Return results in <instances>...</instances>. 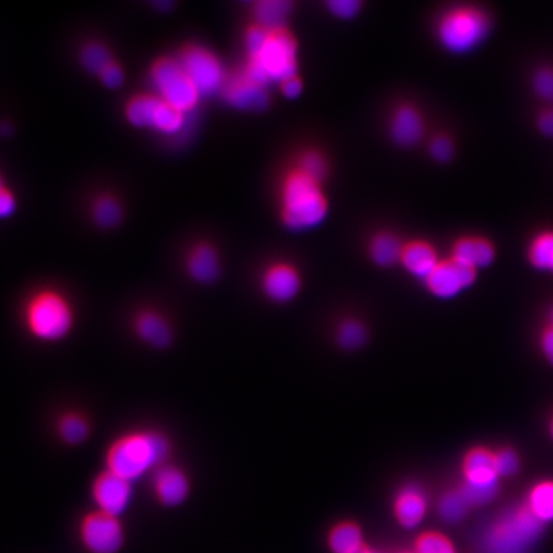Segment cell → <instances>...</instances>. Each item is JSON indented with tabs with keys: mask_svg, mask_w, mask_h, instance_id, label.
Returning a JSON list of instances; mask_svg holds the SVG:
<instances>
[{
	"mask_svg": "<svg viewBox=\"0 0 553 553\" xmlns=\"http://www.w3.org/2000/svg\"><path fill=\"white\" fill-rule=\"evenodd\" d=\"M172 454V440L163 431L146 426L129 429L105 449L104 469L135 484L169 463Z\"/></svg>",
	"mask_w": 553,
	"mask_h": 553,
	"instance_id": "1",
	"label": "cell"
},
{
	"mask_svg": "<svg viewBox=\"0 0 553 553\" xmlns=\"http://www.w3.org/2000/svg\"><path fill=\"white\" fill-rule=\"evenodd\" d=\"M78 316L72 301L57 288L44 287L25 300L21 310L23 329L40 343H60L75 329Z\"/></svg>",
	"mask_w": 553,
	"mask_h": 553,
	"instance_id": "2",
	"label": "cell"
},
{
	"mask_svg": "<svg viewBox=\"0 0 553 553\" xmlns=\"http://www.w3.org/2000/svg\"><path fill=\"white\" fill-rule=\"evenodd\" d=\"M282 218L293 231H307L326 219L328 204L319 182L301 170L291 172L282 185Z\"/></svg>",
	"mask_w": 553,
	"mask_h": 553,
	"instance_id": "3",
	"label": "cell"
},
{
	"mask_svg": "<svg viewBox=\"0 0 553 553\" xmlns=\"http://www.w3.org/2000/svg\"><path fill=\"white\" fill-rule=\"evenodd\" d=\"M297 70V45L290 32L269 31L263 45L250 53L245 70L246 76L260 87L272 82H284L295 78Z\"/></svg>",
	"mask_w": 553,
	"mask_h": 553,
	"instance_id": "4",
	"label": "cell"
},
{
	"mask_svg": "<svg viewBox=\"0 0 553 553\" xmlns=\"http://www.w3.org/2000/svg\"><path fill=\"white\" fill-rule=\"evenodd\" d=\"M543 524L526 506L499 515L483 537L485 553H528L542 533Z\"/></svg>",
	"mask_w": 553,
	"mask_h": 553,
	"instance_id": "5",
	"label": "cell"
},
{
	"mask_svg": "<svg viewBox=\"0 0 553 553\" xmlns=\"http://www.w3.org/2000/svg\"><path fill=\"white\" fill-rule=\"evenodd\" d=\"M492 29V20L487 12L475 5H458L447 11L437 26L441 45L456 53L472 52L478 48Z\"/></svg>",
	"mask_w": 553,
	"mask_h": 553,
	"instance_id": "6",
	"label": "cell"
},
{
	"mask_svg": "<svg viewBox=\"0 0 553 553\" xmlns=\"http://www.w3.org/2000/svg\"><path fill=\"white\" fill-rule=\"evenodd\" d=\"M150 79L159 98L185 114L193 113L202 95L188 78L178 60L163 57L150 70Z\"/></svg>",
	"mask_w": 553,
	"mask_h": 553,
	"instance_id": "7",
	"label": "cell"
},
{
	"mask_svg": "<svg viewBox=\"0 0 553 553\" xmlns=\"http://www.w3.org/2000/svg\"><path fill=\"white\" fill-rule=\"evenodd\" d=\"M125 113L135 128L154 129L167 136H177L187 125V114L150 94L134 96L126 105Z\"/></svg>",
	"mask_w": 553,
	"mask_h": 553,
	"instance_id": "8",
	"label": "cell"
},
{
	"mask_svg": "<svg viewBox=\"0 0 553 553\" xmlns=\"http://www.w3.org/2000/svg\"><path fill=\"white\" fill-rule=\"evenodd\" d=\"M464 484L460 488L467 504H490L499 491V476L494 469V452L487 449L470 450L463 461Z\"/></svg>",
	"mask_w": 553,
	"mask_h": 553,
	"instance_id": "9",
	"label": "cell"
},
{
	"mask_svg": "<svg viewBox=\"0 0 553 553\" xmlns=\"http://www.w3.org/2000/svg\"><path fill=\"white\" fill-rule=\"evenodd\" d=\"M78 538L85 552L120 553L125 549L128 531L122 517L94 508L79 519Z\"/></svg>",
	"mask_w": 553,
	"mask_h": 553,
	"instance_id": "10",
	"label": "cell"
},
{
	"mask_svg": "<svg viewBox=\"0 0 553 553\" xmlns=\"http://www.w3.org/2000/svg\"><path fill=\"white\" fill-rule=\"evenodd\" d=\"M200 95L219 93L227 82L225 67L210 50L200 45H187L177 58Z\"/></svg>",
	"mask_w": 553,
	"mask_h": 553,
	"instance_id": "11",
	"label": "cell"
},
{
	"mask_svg": "<svg viewBox=\"0 0 553 553\" xmlns=\"http://www.w3.org/2000/svg\"><path fill=\"white\" fill-rule=\"evenodd\" d=\"M134 485L122 476L103 469L94 476L90 485V496L95 510L111 516L123 517L134 502Z\"/></svg>",
	"mask_w": 553,
	"mask_h": 553,
	"instance_id": "12",
	"label": "cell"
},
{
	"mask_svg": "<svg viewBox=\"0 0 553 553\" xmlns=\"http://www.w3.org/2000/svg\"><path fill=\"white\" fill-rule=\"evenodd\" d=\"M153 496L166 508H179L191 494V481L181 466L172 463L161 465L149 476Z\"/></svg>",
	"mask_w": 553,
	"mask_h": 553,
	"instance_id": "13",
	"label": "cell"
},
{
	"mask_svg": "<svg viewBox=\"0 0 553 553\" xmlns=\"http://www.w3.org/2000/svg\"><path fill=\"white\" fill-rule=\"evenodd\" d=\"M135 338L155 350L169 349L175 340V329L166 314L155 308H143L131 318Z\"/></svg>",
	"mask_w": 553,
	"mask_h": 553,
	"instance_id": "14",
	"label": "cell"
},
{
	"mask_svg": "<svg viewBox=\"0 0 553 553\" xmlns=\"http://www.w3.org/2000/svg\"><path fill=\"white\" fill-rule=\"evenodd\" d=\"M476 270L461 266L455 260L440 261L431 276L425 279L426 287L438 299L450 300L460 295L475 285Z\"/></svg>",
	"mask_w": 553,
	"mask_h": 553,
	"instance_id": "15",
	"label": "cell"
},
{
	"mask_svg": "<svg viewBox=\"0 0 553 553\" xmlns=\"http://www.w3.org/2000/svg\"><path fill=\"white\" fill-rule=\"evenodd\" d=\"M222 93L226 102L240 111H263L269 103L266 87L252 81L243 70L228 78Z\"/></svg>",
	"mask_w": 553,
	"mask_h": 553,
	"instance_id": "16",
	"label": "cell"
},
{
	"mask_svg": "<svg viewBox=\"0 0 553 553\" xmlns=\"http://www.w3.org/2000/svg\"><path fill=\"white\" fill-rule=\"evenodd\" d=\"M451 259L470 269L490 267L496 259V247L492 241L481 236L461 237L452 247Z\"/></svg>",
	"mask_w": 553,
	"mask_h": 553,
	"instance_id": "17",
	"label": "cell"
},
{
	"mask_svg": "<svg viewBox=\"0 0 553 553\" xmlns=\"http://www.w3.org/2000/svg\"><path fill=\"white\" fill-rule=\"evenodd\" d=\"M428 511V499L425 491L415 484H408L397 493L395 516L405 529H415L425 520Z\"/></svg>",
	"mask_w": 553,
	"mask_h": 553,
	"instance_id": "18",
	"label": "cell"
},
{
	"mask_svg": "<svg viewBox=\"0 0 553 553\" xmlns=\"http://www.w3.org/2000/svg\"><path fill=\"white\" fill-rule=\"evenodd\" d=\"M301 281L295 268L287 264H276L263 276V290L270 300L287 302L299 293Z\"/></svg>",
	"mask_w": 553,
	"mask_h": 553,
	"instance_id": "19",
	"label": "cell"
},
{
	"mask_svg": "<svg viewBox=\"0 0 553 553\" xmlns=\"http://www.w3.org/2000/svg\"><path fill=\"white\" fill-rule=\"evenodd\" d=\"M186 272L198 284H213L220 273L217 250L205 243L194 246L187 254Z\"/></svg>",
	"mask_w": 553,
	"mask_h": 553,
	"instance_id": "20",
	"label": "cell"
},
{
	"mask_svg": "<svg viewBox=\"0 0 553 553\" xmlns=\"http://www.w3.org/2000/svg\"><path fill=\"white\" fill-rule=\"evenodd\" d=\"M425 134V123L419 111L410 105H402L391 120V136L401 146L415 145Z\"/></svg>",
	"mask_w": 553,
	"mask_h": 553,
	"instance_id": "21",
	"label": "cell"
},
{
	"mask_svg": "<svg viewBox=\"0 0 553 553\" xmlns=\"http://www.w3.org/2000/svg\"><path fill=\"white\" fill-rule=\"evenodd\" d=\"M400 261L410 275L425 281L440 264L433 246L423 241H415L404 246Z\"/></svg>",
	"mask_w": 553,
	"mask_h": 553,
	"instance_id": "22",
	"label": "cell"
},
{
	"mask_svg": "<svg viewBox=\"0 0 553 553\" xmlns=\"http://www.w3.org/2000/svg\"><path fill=\"white\" fill-rule=\"evenodd\" d=\"M55 434L67 446H79L89 440L91 423L89 417L78 410L62 413L55 420Z\"/></svg>",
	"mask_w": 553,
	"mask_h": 553,
	"instance_id": "23",
	"label": "cell"
},
{
	"mask_svg": "<svg viewBox=\"0 0 553 553\" xmlns=\"http://www.w3.org/2000/svg\"><path fill=\"white\" fill-rule=\"evenodd\" d=\"M291 11L293 3L287 0H263L255 4L254 14L258 26L268 31H276L284 29Z\"/></svg>",
	"mask_w": 553,
	"mask_h": 553,
	"instance_id": "24",
	"label": "cell"
},
{
	"mask_svg": "<svg viewBox=\"0 0 553 553\" xmlns=\"http://www.w3.org/2000/svg\"><path fill=\"white\" fill-rule=\"evenodd\" d=\"M526 255L535 269L553 275V229L537 232L529 241Z\"/></svg>",
	"mask_w": 553,
	"mask_h": 553,
	"instance_id": "25",
	"label": "cell"
},
{
	"mask_svg": "<svg viewBox=\"0 0 553 553\" xmlns=\"http://www.w3.org/2000/svg\"><path fill=\"white\" fill-rule=\"evenodd\" d=\"M328 544L334 553H356L366 547L363 532L355 523H341L334 526L329 533Z\"/></svg>",
	"mask_w": 553,
	"mask_h": 553,
	"instance_id": "26",
	"label": "cell"
},
{
	"mask_svg": "<svg viewBox=\"0 0 553 553\" xmlns=\"http://www.w3.org/2000/svg\"><path fill=\"white\" fill-rule=\"evenodd\" d=\"M404 246L391 234H379L370 243V258L379 267H392L401 260Z\"/></svg>",
	"mask_w": 553,
	"mask_h": 553,
	"instance_id": "27",
	"label": "cell"
},
{
	"mask_svg": "<svg viewBox=\"0 0 553 553\" xmlns=\"http://www.w3.org/2000/svg\"><path fill=\"white\" fill-rule=\"evenodd\" d=\"M526 508L541 523L553 522V482L543 481L535 484L529 492Z\"/></svg>",
	"mask_w": 553,
	"mask_h": 553,
	"instance_id": "28",
	"label": "cell"
},
{
	"mask_svg": "<svg viewBox=\"0 0 553 553\" xmlns=\"http://www.w3.org/2000/svg\"><path fill=\"white\" fill-rule=\"evenodd\" d=\"M94 222L102 228H113L119 226L122 220V205L119 199L111 195H100L94 200L93 210Z\"/></svg>",
	"mask_w": 553,
	"mask_h": 553,
	"instance_id": "29",
	"label": "cell"
},
{
	"mask_svg": "<svg viewBox=\"0 0 553 553\" xmlns=\"http://www.w3.org/2000/svg\"><path fill=\"white\" fill-rule=\"evenodd\" d=\"M81 62L85 70L99 76L114 61L104 44L90 41L82 48Z\"/></svg>",
	"mask_w": 553,
	"mask_h": 553,
	"instance_id": "30",
	"label": "cell"
},
{
	"mask_svg": "<svg viewBox=\"0 0 553 553\" xmlns=\"http://www.w3.org/2000/svg\"><path fill=\"white\" fill-rule=\"evenodd\" d=\"M470 505L460 491L446 493L438 505V513L449 524L460 523L466 516Z\"/></svg>",
	"mask_w": 553,
	"mask_h": 553,
	"instance_id": "31",
	"label": "cell"
},
{
	"mask_svg": "<svg viewBox=\"0 0 553 553\" xmlns=\"http://www.w3.org/2000/svg\"><path fill=\"white\" fill-rule=\"evenodd\" d=\"M367 329L360 322L354 319L345 320L338 326V345L346 350H356L367 343Z\"/></svg>",
	"mask_w": 553,
	"mask_h": 553,
	"instance_id": "32",
	"label": "cell"
},
{
	"mask_svg": "<svg viewBox=\"0 0 553 553\" xmlns=\"http://www.w3.org/2000/svg\"><path fill=\"white\" fill-rule=\"evenodd\" d=\"M415 552L417 553H458L454 543L446 535L429 532L417 538L415 543Z\"/></svg>",
	"mask_w": 553,
	"mask_h": 553,
	"instance_id": "33",
	"label": "cell"
},
{
	"mask_svg": "<svg viewBox=\"0 0 553 553\" xmlns=\"http://www.w3.org/2000/svg\"><path fill=\"white\" fill-rule=\"evenodd\" d=\"M532 87L538 98L553 103V66H542L535 70Z\"/></svg>",
	"mask_w": 553,
	"mask_h": 553,
	"instance_id": "34",
	"label": "cell"
},
{
	"mask_svg": "<svg viewBox=\"0 0 553 553\" xmlns=\"http://www.w3.org/2000/svg\"><path fill=\"white\" fill-rule=\"evenodd\" d=\"M494 469L499 478H510L520 469V458L511 449H502L494 452Z\"/></svg>",
	"mask_w": 553,
	"mask_h": 553,
	"instance_id": "35",
	"label": "cell"
},
{
	"mask_svg": "<svg viewBox=\"0 0 553 553\" xmlns=\"http://www.w3.org/2000/svg\"><path fill=\"white\" fill-rule=\"evenodd\" d=\"M297 169L301 170L309 177L320 182V179L325 177L326 173V161L319 153L308 152L300 158V166Z\"/></svg>",
	"mask_w": 553,
	"mask_h": 553,
	"instance_id": "36",
	"label": "cell"
},
{
	"mask_svg": "<svg viewBox=\"0 0 553 553\" xmlns=\"http://www.w3.org/2000/svg\"><path fill=\"white\" fill-rule=\"evenodd\" d=\"M431 154L435 161L440 163H446V161H451L452 155H454V143L451 138L445 136V135H440L435 136L431 143Z\"/></svg>",
	"mask_w": 553,
	"mask_h": 553,
	"instance_id": "37",
	"label": "cell"
},
{
	"mask_svg": "<svg viewBox=\"0 0 553 553\" xmlns=\"http://www.w3.org/2000/svg\"><path fill=\"white\" fill-rule=\"evenodd\" d=\"M329 12L338 19L349 20L358 14L360 11L361 3L358 0H332L326 3Z\"/></svg>",
	"mask_w": 553,
	"mask_h": 553,
	"instance_id": "38",
	"label": "cell"
},
{
	"mask_svg": "<svg viewBox=\"0 0 553 553\" xmlns=\"http://www.w3.org/2000/svg\"><path fill=\"white\" fill-rule=\"evenodd\" d=\"M99 78L102 79L103 85L108 89H119L125 81V73L117 62H111L107 69L100 73Z\"/></svg>",
	"mask_w": 553,
	"mask_h": 553,
	"instance_id": "39",
	"label": "cell"
},
{
	"mask_svg": "<svg viewBox=\"0 0 553 553\" xmlns=\"http://www.w3.org/2000/svg\"><path fill=\"white\" fill-rule=\"evenodd\" d=\"M535 126L543 136L553 137V107L544 109L538 114Z\"/></svg>",
	"mask_w": 553,
	"mask_h": 553,
	"instance_id": "40",
	"label": "cell"
},
{
	"mask_svg": "<svg viewBox=\"0 0 553 553\" xmlns=\"http://www.w3.org/2000/svg\"><path fill=\"white\" fill-rule=\"evenodd\" d=\"M16 208L17 202L13 194H12L10 190H7V188H3V190L0 191V219L13 216Z\"/></svg>",
	"mask_w": 553,
	"mask_h": 553,
	"instance_id": "41",
	"label": "cell"
},
{
	"mask_svg": "<svg viewBox=\"0 0 553 553\" xmlns=\"http://www.w3.org/2000/svg\"><path fill=\"white\" fill-rule=\"evenodd\" d=\"M541 349L544 358L553 366V326H549L544 329L542 336H541Z\"/></svg>",
	"mask_w": 553,
	"mask_h": 553,
	"instance_id": "42",
	"label": "cell"
},
{
	"mask_svg": "<svg viewBox=\"0 0 553 553\" xmlns=\"http://www.w3.org/2000/svg\"><path fill=\"white\" fill-rule=\"evenodd\" d=\"M282 93L290 99H295L302 93V82L299 78H291L282 82Z\"/></svg>",
	"mask_w": 553,
	"mask_h": 553,
	"instance_id": "43",
	"label": "cell"
},
{
	"mask_svg": "<svg viewBox=\"0 0 553 553\" xmlns=\"http://www.w3.org/2000/svg\"><path fill=\"white\" fill-rule=\"evenodd\" d=\"M356 553H379V552H376L375 551V549H367V547H364L363 549H360V551L356 552Z\"/></svg>",
	"mask_w": 553,
	"mask_h": 553,
	"instance_id": "44",
	"label": "cell"
},
{
	"mask_svg": "<svg viewBox=\"0 0 553 553\" xmlns=\"http://www.w3.org/2000/svg\"><path fill=\"white\" fill-rule=\"evenodd\" d=\"M549 326H553V307L551 308V310H549Z\"/></svg>",
	"mask_w": 553,
	"mask_h": 553,
	"instance_id": "45",
	"label": "cell"
},
{
	"mask_svg": "<svg viewBox=\"0 0 553 553\" xmlns=\"http://www.w3.org/2000/svg\"><path fill=\"white\" fill-rule=\"evenodd\" d=\"M3 188H5V187H4V184H3V178H2V176H0V191H2V190H3Z\"/></svg>",
	"mask_w": 553,
	"mask_h": 553,
	"instance_id": "46",
	"label": "cell"
},
{
	"mask_svg": "<svg viewBox=\"0 0 553 553\" xmlns=\"http://www.w3.org/2000/svg\"><path fill=\"white\" fill-rule=\"evenodd\" d=\"M549 431H551V435H552V438H553V419H552V422H551V428H549Z\"/></svg>",
	"mask_w": 553,
	"mask_h": 553,
	"instance_id": "47",
	"label": "cell"
},
{
	"mask_svg": "<svg viewBox=\"0 0 553 553\" xmlns=\"http://www.w3.org/2000/svg\"><path fill=\"white\" fill-rule=\"evenodd\" d=\"M400 553H417L415 551H404V552H400Z\"/></svg>",
	"mask_w": 553,
	"mask_h": 553,
	"instance_id": "48",
	"label": "cell"
}]
</instances>
